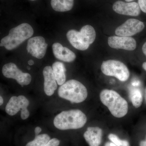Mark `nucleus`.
<instances>
[{"label":"nucleus","mask_w":146,"mask_h":146,"mask_svg":"<svg viewBox=\"0 0 146 146\" xmlns=\"http://www.w3.org/2000/svg\"><path fill=\"white\" fill-rule=\"evenodd\" d=\"M142 51H143L144 54L146 56V42H145V44L143 45V47H142Z\"/></svg>","instance_id":"obj_24"},{"label":"nucleus","mask_w":146,"mask_h":146,"mask_svg":"<svg viewBox=\"0 0 146 146\" xmlns=\"http://www.w3.org/2000/svg\"><path fill=\"white\" fill-rule=\"evenodd\" d=\"M112 9L116 13L125 16H137L141 13V9L136 2L125 3L117 1L113 4Z\"/></svg>","instance_id":"obj_11"},{"label":"nucleus","mask_w":146,"mask_h":146,"mask_svg":"<svg viewBox=\"0 0 146 146\" xmlns=\"http://www.w3.org/2000/svg\"><path fill=\"white\" fill-rule=\"evenodd\" d=\"M87 122V117L80 110L74 109L62 111L54 118L53 123L60 130L81 128Z\"/></svg>","instance_id":"obj_1"},{"label":"nucleus","mask_w":146,"mask_h":146,"mask_svg":"<svg viewBox=\"0 0 146 146\" xmlns=\"http://www.w3.org/2000/svg\"><path fill=\"white\" fill-rule=\"evenodd\" d=\"M67 37L74 48L80 50H85L94 43L96 38V32L93 27L87 25L82 27L80 31L73 29L69 31Z\"/></svg>","instance_id":"obj_5"},{"label":"nucleus","mask_w":146,"mask_h":146,"mask_svg":"<svg viewBox=\"0 0 146 146\" xmlns=\"http://www.w3.org/2000/svg\"><path fill=\"white\" fill-rule=\"evenodd\" d=\"M60 143V141L58 139L54 138L50 139L44 146H58Z\"/></svg>","instance_id":"obj_21"},{"label":"nucleus","mask_w":146,"mask_h":146,"mask_svg":"<svg viewBox=\"0 0 146 146\" xmlns=\"http://www.w3.org/2000/svg\"><path fill=\"white\" fill-rule=\"evenodd\" d=\"M42 129L41 127H36L35 129V136L39 135V133L42 131Z\"/></svg>","instance_id":"obj_23"},{"label":"nucleus","mask_w":146,"mask_h":146,"mask_svg":"<svg viewBox=\"0 0 146 146\" xmlns=\"http://www.w3.org/2000/svg\"><path fill=\"white\" fill-rule=\"evenodd\" d=\"M52 68L58 84L62 85L66 81V69L64 64L56 61L53 64Z\"/></svg>","instance_id":"obj_16"},{"label":"nucleus","mask_w":146,"mask_h":146,"mask_svg":"<svg viewBox=\"0 0 146 146\" xmlns=\"http://www.w3.org/2000/svg\"><path fill=\"white\" fill-rule=\"evenodd\" d=\"M2 73L7 78L16 80L22 86L29 85L31 81V76L27 73H23L13 63H7L2 68Z\"/></svg>","instance_id":"obj_8"},{"label":"nucleus","mask_w":146,"mask_h":146,"mask_svg":"<svg viewBox=\"0 0 146 146\" xmlns=\"http://www.w3.org/2000/svg\"><path fill=\"white\" fill-rule=\"evenodd\" d=\"M33 33V29L29 24H21L9 31L8 35L1 40L0 46L9 50H13L31 37Z\"/></svg>","instance_id":"obj_3"},{"label":"nucleus","mask_w":146,"mask_h":146,"mask_svg":"<svg viewBox=\"0 0 146 146\" xmlns=\"http://www.w3.org/2000/svg\"><path fill=\"white\" fill-rule=\"evenodd\" d=\"M108 44L111 48L117 49L132 51L136 48V40L130 36H111L108 38Z\"/></svg>","instance_id":"obj_12"},{"label":"nucleus","mask_w":146,"mask_h":146,"mask_svg":"<svg viewBox=\"0 0 146 146\" xmlns=\"http://www.w3.org/2000/svg\"><path fill=\"white\" fill-rule=\"evenodd\" d=\"M101 70L105 75L115 77L121 81H126L129 76L127 67L119 60H109L104 61L102 64Z\"/></svg>","instance_id":"obj_6"},{"label":"nucleus","mask_w":146,"mask_h":146,"mask_svg":"<svg viewBox=\"0 0 146 146\" xmlns=\"http://www.w3.org/2000/svg\"><path fill=\"white\" fill-rule=\"evenodd\" d=\"M53 53L55 57L62 61L68 63L72 62L76 58L75 54L60 43L56 42L52 46Z\"/></svg>","instance_id":"obj_14"},{"label":"nucleus","mask_w":146,"mask_h":146,"mask_svg":"<svg viewBox=\"0 0 146 146\" xmlns=\"http://www.w3.org/2000/svg\"><path fill=\"white\" fill-rule=\"evenodd\" d=\"M140 146H146V139L145 141H141L139 144Z\"/></svg>","instance_id":"obj_26"},{"label":"nucleus","mask_w":146,"mask_h":146,"mask_svg":"<svg viewBox=\"0 0 146 146\" xmlns=\"http://www.w3.org/2000/svg\"><path fill=\"white\" fill-rule=\"evenodd\" d=\"M125 1L127 2H130L134 1V0H125Z\"/></svg>","instance_id":"obj_30"},{"label":"nucleus","mask_w":146,"mask_h":146,"mask_svg":"<svg viewBox=\"0 0 146 146\" xmlns=\"http://www.w3.org/2000/svg\"><path fill=\"white\" fill-rule=\"evenodd\" d=\"M138 2L141 10L146 13V0H138Z\"/></svg>","instance_id":"obj_22"},{"label":"nucleus","mask_w":146,"mask_h":146,"mask_svg":"<svg viewBox=\"0 0 146 146\" xmlns=\"http://www.w3.org/2000/svg\"><path fill=\"white\" fill-rule=\"evenodd\" d=\"M129 96L134 107L138 108L141 106L143 102V98L140 89L136 88L131 89Z\"/></svg>","instance_id":"obj_18"},{"label":"nucleus","mask_w":146,"mask_h":146,"mask_svg":"<svg viewBox=\"0 0 146 146\" xmlns=\"http://www.w3.org/2000/svg\"><path fill=\"white\" fill-rule=\"evenodd\" d=\"M144 28L143 22L136 19H129L118 27L115 33L119 36H131L141 32Z\"/></svg>","instance_id":"obj_9"},{"label":"nucleus","mask_w":146,"mask_h":146,"mask_svg":"<svg viewBox=\"0 0 146 146\" xmlns=\"http://www.w3.org/2000/svg\"><path fill=\"white\" fill-rule=\"evenodd\" d=\"M108 137L110 141L117 146H130L129 143L127 141L121 140L117 135L113 133H110Z\"/></svg>","instance_id":"obj_20"},{"label":"nucleus","mask_w":146,"mask_h":146,"mask_svg":"<svg viewBox=\"0 0 146 146\" xmlns=\"http://www.w3.org/2000/svg\"><path fill=\"white\" fill-rule=\"evenodd\" d=\"M143 68L146 71V62H144L143 64Z\"/></svg>","instance_id":"obj_29"},{"label":"nucleus","mask_w":146,"mask_h":146,"mask_svg":"<svg viewBox=\"0 0 146 146\" xmlns=\"http://www.w3.org/2000/svg\"><path fill=\"white\" fill-rule=\"evenodd\" d=\"M29 105V100L24 96L11 97L6 105L5 111L8 115L14 116L21 111V118L25 120L29 117L30 112L27 108Z\"/></svg>","instance_id":"obj_7"},{"label":"nucleus","mask_w":146,"mask_h":146,"mask_svg":"<svg viewBox=\"0 0 146 146\" xmlns=\"http://www.w3.org/2000/svg\"><path fill=\"white\" fill-rule=\"evenodd\" d=\"M145 97H146V94H145Z\"/></svg>","instance_id":"obj_33"},{"label":"nucleus","mask_w":146,"mask_h":146,"mask_svg":"<svg viewBox=\"0 0 146 146\" xmlns=\"http://www.w3.org/2000/svg\"><path fill=\"white\" fill-rule=\"evenodd\" d=\"M44 78V91L47 96H50L54 94L57 89V83L52 68L46 66L43 71Z\"/></svg>","instance_id":"obj_13"},{"label":"nucleus","mask_w":146,"mask_h":146,"mask_svg":"<svg viewBox=\"0 0 146 146\" xmlns=\"http://www.w3.org/2000/svg\"><path fill=\"white\" fill-rule=\"evenodd\" d=\"M27 69H28V70H31V68H30V67H28Z\"/></svg>","instance_id":"obj_31"},{"label":"nucleus","mask_w":146,"mask_h":146,"mask_svg":"<svg viewBox=\"0 0 146 146\" xmlns=\"http://www.w3.org/2000/svg\"><path fill=\"white\" fill-rule=\"evenodd\" d=\"M105 146H117L112 142H107L105 144Z\"/></svg>","instance_id":"obj_25"},{"label":"nucleus","mask_w":146,"mask_h":146,"mask_svg":"<svg viewBox=\"0 0 146 146\" xmlns=\"http://www.w3.org/2000/svg\"><path fill=\"white\" fill-rule=\"evenodd\" d=\"M31 1H36V0H31Z\"/></svg>","instance_id":"obj_32"},{"label":"nucleus","mask_w":146,"mask_h":146,"mask_svg":"<svg viewBox=\"0 0 146 146\" xmlns=\"http://www.w3.org/2000/svg\"><path fill=\"white\" fill-rule=\"evenodd\" d=\"M50 140L48 134H42L35 136L33 141L29 142L26 146H44Z\"/></svg>","instance_id":"obj_19"},{"label":"nucleus","mask_w":146,"mask_h":146,"mask_svg":"<svg viewBox=\"0 0 146 146\" xmlns=\"http://www.w3.org/2000/svg\"><path fill=\"white\" fill-rule=\"evenodd\" d=\"M28 63L29 65H33L34 64V62L33 60H29Z\"/></svg>","instance_id":"obj_27"},{"label":"nucleus","mask_w":146,"mask_h":146,"mask_svg":"<svg viewBox=\"0 0 146 146\" xmlns=\"http://www.w3.org/2000/svg\"><path fill=\"white\" fill-rule=\"evenodd\" d=\"M58 92L61 98L75 103L82 102L88 96L86 87L75 80H70L65 82L59 87Z\"/></svg>","instance_id":"obj_4"},{"label":"nucleus","mask_w":146,"mask_h":146,"mask_svg":"<svg viewBox=\"0 0 146 146\" xmlns=\"http://www.w3.org/2000/svg\"><path fill=\"white\" fill-rule=\"evenodd\" d=\"M50 3L52 7L55 11L65 12L72 9L74 0H51Z\"/></svg>","instance_id":"obj_17"},{"label":"nucleus","mask_w":146,"mask_h":146,"mask_svg":"<svg viewBox=\"0 0 146 146\" xmlns=\"http://www.w3.org/2000/svg\"><path fill=\"white\" fill-rule=\"evenodd\" d=\"M100 99L115 117H123L127 114V102L116 91L104 89L100 94Z\"/></svg>","instance_id":"obj_2"},{"label":"nucleus","mask_w":146,"mask_h":146,"mask_svg":"<svg viewBox=\"0 0 146 146\" xmlns=\"http://www.w3.org/2000/svg\"><path fill=\"white\" fill-rule=\"evenodd\" d=\"M48 44L44 37L36 36L29 39L27 45L28 52L33 57L42 59L46 54Z\"/></svg>","instance_id":"obj_10"},{"label":"nucleus","mask_w":146,"mask_h":146,"mask_svg":"<svg viewBox=\"0 0 146 146\" xmlns=\"http://www.w3.org/2000/svg\"><path fill=\"white\" fill-rule=\"evenodd\" d=\"M3 98L1 96H0V102H1V103H0V105L1 106L3 104Z\"/></svg>","instance_id":"obj_28"},{"label":"nucleus","mask_w":146,"mask_h":146,"mask_svg":"<svg viewBox=\"0 0 146 146\" xmlns=\"http://www.w3.org/2000/svg\"><path fill=\"white\" fill-rule=\"evenodd\" d=\"M102 130L98 127H90L84 134V137L89 146H99L101 143Z\"/></svg>","instance_id":"obj_15"}]
</instances>
